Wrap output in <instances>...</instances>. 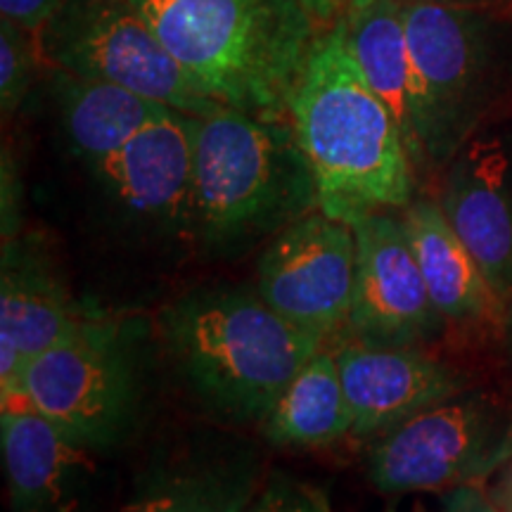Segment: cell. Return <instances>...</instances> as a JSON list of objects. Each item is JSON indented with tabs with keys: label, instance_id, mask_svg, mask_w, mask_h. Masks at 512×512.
Segmentation results:
<instances>
[{
	"label": "cell",
	"instance_id": "2",
	"mask_svg": "<svg viewBox=\"0 0 512 512\" xmlns=\"http://www.w3.org/2000/svg\"><path fill=\"white\" fill-rule=\"evenodd\" d=\"M200 91L223 107L290 119L320 24L299 0H131Z\"/></svg>",
	"mask_w": 512,
	"mask_h": 512
},
{
	"label": "cell",
	"instance_id": "14",
	"mask_svg": "<svg viewBox=\"0 0 512 512\" xmlns=\"http://www.w3.org/2000/svg\"><path fill=\"white\" fill-rule=\"evenodd\" d=\"M98 311L74 302L48 261L29 242L3 245L0 275V401L15 399L36 356Z\"/></svg>",
	"mask_w": 512,
	"mask_h": 512
},
{
	"label": "cell",
	"instance_id": "17",
	"mask_svg": "<svg viewBox=\"0 0 512 512\" xmlns=\"http://www.w3.org/2000/svg\"><path fill=\"white\" fill-rule=\"evenodd\" d=\"M53 95L69 150L95 171L171 107L117 83L53 67Z\"/></svg>",
	"mask_w": 512,
	"mask_h": 512
},
{
	"label": "cell",
	"instance_id": "18",
	"mask_svg": "<svg viewBox=\"0 0 512 512\" xmlns=\"http://www.w3.org/2000/svg\"><path fill=\"white\" fill-rule=\"evenodd\" d=\"M344 27L358 67L399 124L413 166L422 169L418 102L401 0H373L368 8L344 17Z\"/></svg>",
	"mask_w": 512,
	"mask_h": 512
},
{
	"label": "cell",
	"instance_id": "23",
	"mask_svg": "<svg viewBox=\"0 0 512 512\" xmlns=\"http://www.w3.org/2000/svg\"><path fill=\"white\" fill-rule=\"evenodd\" d=\"M60 5L62 0H0V19L38 36Z\"/></svg>",
	"mask_w": 512,
	"mask_h": 512
},
{
	"label": "cell",
	"instance_id": "10",
	"mask_svg": "<svg viewBox=\"0 0 512 512\" xmlns=\"http://www.w3.org/2000/svg\"><path fill=\"white\" fill-rule=\"evenodd\" d=\"M356 235V280L342 335L377 344H420L446 323L422 278L401 216L389 211L349 221Z\"/></svg>",
	"mask_w": 512,
	"mask_h": 512
},
{
	"label": "cell",
	"instance_id": "20",
	"mask_svg": "<svg viewBox=\"0 0 512 512\" xmlns=\"http://www.w3.org/2000/svg\"><path fill=\"white\" fill-rule=\"evenodd\" d=\"M256 479L245 470H200L169 479L124 512H245Z\"/></svg>",
	"mask_w": 512,
	"mask_h": 512
},
{
	"label": "cell",
	"instance_id": "26",
	"mask_svg": "<svg viewBox=\"0 0 512 512\" xmlns=\"http://www.w3.org/2000/svg\"><path fill=\"white\" fill-rule=\"evenodd\" d=\"M306 12L316 19L320 27H330V24L339 22V19L349 17L351 12H358L368 8L373 0H299Z\"/></svg>",
	"mask_w": 512,
	"mask_h": 512
},
{
	"label": "cell",
	"instance_id": "8",
	"mask_svg": "<svg viewBox=\"0 0 512 512\" xmlns=\"http://www.w3.org/2000/svg\"><path fill=\"white\" fill-rule=\"evenodd\" d=\"M38 43L55 69L117 83L176 112L204 117L223 107L190 81L131 0H62Z\"/></svg>",
	"mask_w": 512,
	"mask_h": 512
},
{
	"label": "cell",
	"instance_id": "15",
	"mask_svg": "<svg viewBox=\"0 0 512 512\" xmlns=\"http://www.w3.org/2000/svg\"><path fill=\"white\" fill-rule=\"evenodd\" d=\"M0 448L12 512H76L95 467L93 448L24 403L0 413Z\"/></svg>",
	"mask_w": 512,
	"mask_h": 512
},
{
	"label": "cell",
	"instance_id": "4",
	"mask_svg": "<svg viewBox=\"0 0 512 512\" xmlns=\"http://www.w3.org/2000/svg\"><path fill=\"white\" fill-rule=\"evenodd\" d=\"M162 330L190 387L216 411L264 420L309 358L325 347L240 287L192 290L164 311Z\"/></svg>",
	"mask_w": 512,
	"mask_h": 512
},
{
	"label": "cell",
	"instance_id": "3",
	"mask_svg": "<svg viewBox=\"0 0 512 512\" xmlns=\"http://www.w3.org/2000/svg\"><path fill=\"white\" fill-rule=\"evenodd\" d=\"M190 235L214 252H240L318 209L311 164L290 119L233 107L195 117Z\"/></svg>",
	"mask_w": 512,
	"mask_h": 512
},
{
	"label": "cell",
	"instance_id": "25",
	"mask_svg": "<svg viewBox=\"0 0 512 512\" xmlns=\"http://www.w3.org/2000/svg\"><path fill=\"white\" fill-rule=\"evenodd\" d=\"M441 512H501L491 501L482 486H458L451 489L444 498Z\"/></svg>",
	"mask_w": 512,
	"mask_h": 512
},
{
	"label": "cell",
	"instance_id": "6",
	"mask_svg": "<svg viewBox=\"0 0 512 512\" xmlns=\"http://www.w3.org/2000/svg\"><path fill=\"white\" fill-rule=\"evenodd\" d=\"M15 401L93 451L114 446L131 430L140 406L131 328L100 311L86 318L29 363Z\"/></svg>",
	"mask_w": 512,
	"mask_h": 512
},
{
	"label": "cell",
	"instance_id": "7",
	"mask_svg": "<svg viewBox=\"0 0 512 512\" xmlns=\"http://www.w3.org/2000/svg\"><path fill=\"white\" fill-rule=\"evenodd\" d=\"M510 456V403L465 389L375 437L366 460L370 484L394 496L482 486Z\"/></svg>",
	"mask_w": 512,
	"mask_h": 512
},
{
	"label": "cell",
	"instance_id": "5",
	"mask_svg": "<svg viewBox=\"0 0 512 512\" xmlns=\"http://www.w3.org/2000/svg\"><path fill=\"white\" fill-rule=\"evenodd\" d=\"M411 48L422 169L448 166L482 128L501 76L494 10L401 0Z\"/></svg>",
	"mask_w": 512,
	"mask_h": 512
},
{
	"label": "cell",
	"instance_id": "27",
	"mask_svg": "<svg viewBox=\"0 0 512 512\" xmlns=\"http://www.w3.org/2000/svg\"><path fill=\"white\" fill-rule=\"evenodd\" d=\"M491 501L501 512H512V456L508 463H505L501 470L496 472L494 484L486 491Z\"/></svg>",
	"mask_w": 512,
	"mask_h": 512
},
{
	"label": "cell",
	"instance_id": "24",
	"mask_svg": "<svg viewBox=\"0 0 512 512\" xmlns=\"http://www.w3.org/2000/svg\"><path fill=\"white\" fill-rule=\"evenodd\" d=\"M0 181H3V245L17 240L19 230V204H22V185H19V174L15 166V157L10 150H3V171H0Z\"/></svg>",
	"mask_w": 512,
	"mask_h": 512
},
{
	"label": "cell",
	"instance_id": "28",
	"mask_svg": "<svg viewBox=\"0 0 512 512\" xmlns=\"http://www.w3.org/2000/svg\"><path fill=\"white\" fill-rule=\"evenodd\" d=\"M432 3H448V5H467V8H486L494 10L503 0H432Z\"/></svg>",
	"mask_w": 512,
	"mask_h": 512
},
{
	"label": "cell",
	"instance_id": "22",
	"mask_svg": "<svg viewBox=\"0 0 512 512\" xmlns=\"http://www.w3.org/2000/svg\"><path fill=\"white\" fill-rule=\"evenodd\" d=\"M245 512H325L323 501L287 477H273Z\"/></svg>",
	"mask_w": 512,
	"mask_h": 512
},
{
	"label": "cell",
	"instance_id": "16",
	"mask_svg": "<svg viewBox=\"0 0 512 512\" xmlns=\"http://www.w3.org/2000/svg\"><path fill=\"white\" fill-rule=\"evenodd\" d=\"M403 226L427 292L446 323H489L503 304L482 268L444 216L439 202L413 200L401 209Z\"/></svg>",
	"mask_w": 512,
	"mask_h": 512
},
{
	"label": "cell",
	"instance_id": "9",
	"mask_svg": "<svg viewBox=\"0 0 512 512\" xmlns=\"http://www.w3.org/2000/svg\"><path fill=\"white\" fill-rule=\"evenodd\" d=\"M354 280V228L316 209L268 240L256 292L297 328L330 342L347 325Z\"/></svg>",
	"mask_w": 512,
	"mask_h": 512
},
{
	"label": "cell",
	"instance_id": "13",
	"mask_svg": "<svg viewBox=\"0 0 512 512\" xmlns=\"http://www.w3.org/2000/svg\"><path fill=\"white\" fill-rule=\"evenodd\" d=\"M195 117L171 110L95 169L110 200L133 219L190 233Z\"/></svg>",
	"mask_w": 512,
	"mask_h": 512
},
{
	"label": "cell",
	"instance_id": "11",
	"mask_svg": "<svg viewBox=\"0 0 512 512\" xmlns=\"http://www.w3.org/2000/svg\"><path fill=\"white\" fill-rule=\"evenodd\" d=\"M441 209L505 306L512 299V131H479L446 166Z\"/></svg>",
	"mask_w": 512,
	"mask_h": 512
},
{
	"label": "cell",
	"instance_id": "29",
	"mask_svg": "<svg viewBox=\"0 0 512 512\" xmlns=\"http://www.w3.org/2000/svg\"><path fill=\"white\" fill-rule=\"evenodd\" d=\"M510 335H512V320H510Z\"/></svg>",
	"mask_w": 512,
	"mask_h": 512
},
{
	"label": "cell",
	"instance_id": "12",
	"mask_svg": "<svg viewBox=\"0 0 512 512\" xmlns=\"http://www.w3.org/2000/svg\"><path fill=\"white\" fill-rule=\"evenodd\" d=\"M335 358L356 437H380L467 389V377L418 344L342 337Z\"/></svg>",
	"mask_w": 512,
	"mask_h": 512
},
{
	"label": "cell",
	"instance_id": "21",
	"mask_svg": "<svg viewBox=\"0 0 512 512\" xmlns=\"http://www.w3.org/2000/svg\"><path fill=\"white\" fill-rule=\"evenodd\" d=\"M43 60L38 36L0 19V110L12 117L34 86Z\"/></svg>",
	"mask_w": 512,
	"mask_h": 512
},
{
	"label": "cell",
	"instance_id": "19",
	"mask_svg": "<svg viewBox=\"0 0 512 512\" xmlns=\"http://www.w3.org/2000/svg\"><path fill=\"white\" fill-rule=\"evenodd\" d=\"M261 422L266 439L285 448L330 446L351 434L354 415L339 375L335 349L325 344L316 351Z\"/></svg>",
	"mask_w": 512,
	"mask_h": 512
},
{
	"label": "cell",
	"instance_id": "1",
	"mask_svg": "<svg viewBox=\"0 0 512 512\" xmlns=\"http://www.w3.org/2000/svg\"><path fill=\"white\" fill-rule=\"evenodd\" d=\"M287 117L311 164L323 214L349 223L413 202V159L351 53L344 19L318 31Z\"/></svg>",
	"mask_w": 512,
	"mask_h": 512
}]
</instances>
